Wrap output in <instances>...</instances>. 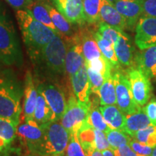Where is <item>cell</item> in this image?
Listing matches in <instances>:
<instances>
[{"label": "cell", "mask_w": 156, "mask_h": 156, "mask_svg": "<svg viewBox=\"0 0 156 156\" xmlns=\"http://www.w3.org/2000/svg\"><path fill=\"white\" fill-rule=\"evenodd\" d=\"M16 17L24 44L30 58L41 51L56 34L51 29L38 22L25 9H18Z\"/></svg>", "instance_id": "obj_1"}, {"label": "cell", "mask_w": 156, "mask_h": 156, "mask_svg": "<svg viewBox=\"0 0 156 156\" xmlns=\"http://www.w3.org/2000/svg\"><path fill=\"white\" fill-rule=\"evenodd\" d=\"M24 92L22 85L11 74L0 76V116L12 121L17 125L20 123L21 99Z\"/></svg>", "instance_id": "obj_2"}, {"label": "cell", "mask_w": 156, "mask_h": 156, "mask_svg": "<svg viewBox=\"0 0 156 156\" xmlns=\"http://www.w3.org/2000/svg\"><path fill=\"white\" fill-rule=\"evenodd\" d=\"M0 61L7 65L23 64V54L12 21L5 14L0 15Z\"/></svg>", "instance_id": "obj_3"}, {"label": "cell", "mask_w": 156, "mask_h": 156, "mask_svg": "<svg viewBox=\"0 0 156 156\" xmlns=\"http://www.w3.org/2000/svg\"><path fill=\"white\" fill-rule=\"evenodd\" d=\"M67 51V43L59 35H56L41 51L31 58L42 64L50 73L63 75L66 73L65 58Z\"/></svg>", "instance_id": "obj_4"}, {"label": "cell", "mask_w": 156, "mask_h": 156, "mask_svg": "<svg viewBox=\"0 0 156 156\" xmlns=\"http://www.w3.org/2000/svg\"><path fill=\"white\" fill-rule=\"evenodd\" d=\"M44 134L40 155L64 156L70 133L58 123L52 121L41 125Z\"/></svg>", "instance_id": "obj_5"}, {"label": "cell", "mask_w": 156, "mask_h": 156, "mask_svg": "<svg viewBox=\"0 0 156 156\" xmlns=\"http://www.w3.org/2000/svg\"><path fill=\"white\" fill-rule=\"evenodd\" d=\"M116 87V106L125 115L134 114L142 109L136 104L132 95L131 86L127 76L116 69L112 74Z\"/></svg>", "instance_id": "obj_6"}, {"label": "cell", "mask_w": 156, "mask_h": 156, "mask_svg": "<svg viewBox=\"0 0 156 156\" xmlns=\"http://www.w3.org/2000/svg\"><path fill=\"white\" fill-rule=\"evenodd\" d=\"M89 114V104L77 101L75 95H70L66 112L60 119L62 125L70 134L77 132L86 122Z\"/></svg>", "instance_id": "obj_7"}, {"label": "cell", "mask_w": 156, "mask_h": 156, "mask_svg": "<svg viewBox=\"0 0 156 156\" xmlns=\"http://www.w3.org/2000/svg\"><path fill=\"white\" fill-rule=\"evenodd\" d=\"M126 76L129 81L134 101L140 106H143L153 94L151 78L137 67L129 68Z\"/></svg>", "instance_id": "obj_8"}, {"label": "cell", "mask_w": 156, "mask_h": 156, "mask_svg": "<svg viewBox=\"0 0 156 156\" xmlns=\"http://www.w3.org/2000/svg\"><path fill=\"white\" fill-rule=\"evenodd\" d=\"M17 136L29 151L35 155H40L44 134L41 126L36 121L29 120L17 126Z\"/></svg>", "instance_id": "obj_9"}, {"label": "cell", "mask_w": 156, "mask_h": 156, "mask_svg": "<svg viewBox=\"0 0 156 156\" xmlns=\"http://www.w3.org/2000/svg\"><path fill=\"white\" fill-rule=\"evenodd\" d=\"M134 42L140 50L156 45V17L142 16L136 25Z\"/></svg>", "instance_id": "obj_10"}, {"label": "cell", "mask_w": 156, "mask_h": 156, "mask_svg": "<svg viewBox=\"0 0 156 156\" xmlns=\"http://www.w3.org/2000/svg\"><path fill=\"white\" fill-rule=\"evenodd\" d=\"M68 43L65 58V69L69 77L75 75L80 68L85 65V62L79 36L76 32L75 36L67 38Z\"/></svg>", "instance_id": "obj_11"}, {"label": "cell", "mask_w": 156, "mask_h": 156, "mask_svg": "<svg viewBox=\"0 0 156 156\" xmlns=\"http://www.w3.org/2000/svg\"><path fill=\"white\" fill-rule=\"evenodd\" d=\"M38 87L42 91L48 104L51 108L54 119L59 121L65 113L67 106L63 91L52 84L41 85Z\"/></svg>", "instance_id": "obj_12"}, {"label": "cell", "mask_w": 156, "mask_h": 156, "mask_svg": "<svg viewBox=\"0 0 156 156\" xmlns=\"http://www.w3.org/2000/svg\"><path fill=\"white\" fill-rule=\"evenodd\" d=\"M55 8L73 24L83 26L85 20L83 0H49Z\"/></svg>", "instance_id": "obj_13"}, {"label": "cell", "mask_w": 156, "mask_h": 156, "mask_svg": "<svg viewBox=\"0 0 156 156\" xmlns=\"http://www.w3.org/2000/svg\"><path fill=\"white\" fill-rule=\"evenodd\" d=\"M113 4L125 20L126 29L132 30L143 15L142 0H114Z\"/></svg>", "instance_id": "obj_14"}, {"label": "cell", "mask_w": 156, "mask_h": 156, "mask_svg": "<svg viewBox=\"0 0 156 156\" xmlns=\"http://www.w3.org/2000/svg\"><path fill=\"white\" fill-rule=\"evenodd\" d=\"M114 50L121 65L126 67H134L136 54L131 38L124 30H120L118 39L114 44Z\"/></svg>", "instance_id": "obj_15"}, {"label": "cell", "mask_w": 156, "mask_h": 156, "mask_svg": "<svg viewBox=\"0 0 156 156\" xmlns=\"http://www.w3.org/2000/svg\"><path fill=\"white\" fill-rule=\"evenodd\" d=\"M70 79L74 94L77 101L85 104H89L91 90L86 63L75 75L72 76Z\"/></svg>", "instance_id": "obj_16"}, {"label": "cell", "mask_w": 156, "mask_h": 156, "mask_svg": "<svg viewBox=\"0 0 156 156\" xmlns=\"http://www.w3.org/2000/svg\"><path fill=\"white\" fill-rule=\"evenodd\" d=\"M37 96L38 89L35 85L32 75L28 72L25 75L24 86V103L23 112L25 122L34 119Z\"/></svg>", "instance_id": "obj_17"}, {"label": "cell", "mask_w": 156, "mask_h": 156, "mask_svg": "<svg viewBox=\"0 0 156 156\" xmlns=\"http://www.w3.org/2000/svg\"><path fill=\"white\" fill-rule=\"evenodd\" d=\"M100 22L106 23L119 30L126 28L125 20L117 11L110 0H101L100 7Z\"/></svg>", "instance_id": "obj_18"}, {"label": "cell", "mask_w": 156, "mask_h": 156, "mask_svg": "<svg viewBox=\"0 0 156 156\" xmlns=\"http://www.w3.org/2000/svg\"><path fill=\"white\" fill-rule=\"evenodd\" d=\"M83 27L84 25L81 26V30L77 31V33L80 40L84 58L85 62H88L100 57L103 54L94 38V32Z\"/></svg>", "instance_id": "obj_19"}, {"label": "cell", "mask_w": 156, "mask_h": 156, "mask_svg": "<svg viewBox=\"0 0 156 156\" xmlns=\"http://www.w3.org/2000/svg\"><path fill=\"white\" fill-rule=\"evenodd\" d=\"M136 65L148 77L156 80V45L137 54Z\"/></svg>", "instance_id": "obj_20"}, {"label": "cell", "mask_w": 156, "mask_h": 156, "mask_svg": "<svg viewBox=\"0 0 156 156\" xmlns=\"http://www.w3.org/2000/svg\"><path fill=\"white\" fill-rule=\"evenodd\" d=\"M103 118L112 129L124 132L125 126L126 115L115 105H107L99 107Z\"/></svg>", "instance_id": "obj_21"}, {"label": "cell", "mask_w": 156, "mask_h": 156, "mask_svg": "<svg viewBox=\"0 0 156 156\" xmlns=\"http://www.w3.org/2000/svg\"><path fill=\"white\" fill-rule=\"evenodd\" d=\"M151 122L143 109L134 114L126 115L125 126L124 132L132 137L142 129L151 125Z\"/></svg>", "instance_id": "obj_22"}, {"label": "cell", "mask_w": 156, "mask_h": 156, "mask_svg": "<svg viewBox=\"0 0 156 156\" xmlns=\"http://www.w3.org/2000/svg\"><path fill=\"white\" fill-rule=\"evenodd\" d=\"M25 10L29 12L31 15L35 19L37 20L38 22L41 23L42 24H44L46 26H47L48 28L51 29L56 34L59 35L57 29L56 28L55 25H54L53 22H52L49 12H48L46 5H45L44 1L30 2L26 7V8H25Z\"/></svg>", "instance_id": "obj_23"}, {"label": "cell", "mask_w": 156, "mask_h": 156, "mask_svg": "<svg viewBox=\"0 0 156 156\" xmlns=\"http://www.w3.org/2000/svg\"><path fill=\"white\" fill-rule=\"evenodd\" d=\"M45 5L49 12L52 22L57 29L59 35H63L66 38H70L75 36L76 32L72 25L73 23H70L60 12H58L50 4L45 2Z\"/></svg>", "instance_id": "obj_24"}, {"label": "cell", "mask_w": 156, "mask_h": 156, "mask_svg": "<svg viewBox=\"0 0 156 156\" xmlns=\"http://www.w3.org/2000/svg\"><path fill=\"white\" fill-rule=\"evenodd\" d=\"M34 119L38 123L39 125L52 122V121H55L51 108L48 104L42 91L38 87Z\"/></svg>", "instance_id": "obj_25"}, {"label": "cell", "mask_w": 156, "mask_h": 156, "mask_svg": "<svg viewBox=\"0 0 156 156\" xmlns=\"http://www.w3.org/2000/svg\"><path fill=\"white\" fill-rule=\"evenodd\" d=\"M94 38L96 41L99 48H100L103 56L106 58L112 64L113 69H119L120 67V63L117 58L116 52L114 50V46L108 40L103 38L98 32H94Z\"/></svg>", "instance_id": "obj_26"}, {"label": "cell", "mask_w": 156, "mask_h": 156, "mask_svg": "<svg viewBox=\"0 0 156 156\" xmlns=\"http://www.w3.org/2000/svg\"><path fill=\"white\" fill-rule=\"evenodd\" d=\"M98 96L101 106L116 105V87L112 75L105 79L104 83L99 90Z\"/></svg>", "instance_id": "obj_27"}, {"label": "cell", "mask_w": 156, "mask_h": 156, "mask_svg": "<svg viewBox=\"0 0 156 156\" xmlns=\"http://www.w3.org/2000/svg\"><path fill=\"white\" fill-rule=\"evenodd\" d=\"M77 137L85 152L95 149V129L86 121L77 132Z\"/></svg>", "instance_id": "obj_28"}, {"label": "cell", "mask_w": 156, "mask_h": 156, "mask_svg": "<svg viewBox=\"0 0 156 156\" xmlns=\"http://www.w3.org/2000/svg\"><path fill=\"white\" fill-rule=\"evenodd\" d=\"M101 0H83V13L87 24H96L100 22Z\"/></svg>", "instance_id": "obj_29"}, {"label": "cell", "mask_w": 156, "mask_h": 156, "mask_svg": "<svg viewBox=\"0 0 156 156\" xmlns=\"http://www.w3.org/2000/svg\"><path fill=\"white\" fill-rule=\"evenodd\" d=\"M87 121L93 128L101 130L105 133H107L111 129L103 118L100 109L90 102L89 103V114Z\"/></svg>", "instance_id": "obj_30"}, {"label": "cell", "mask_w": 156, "mask_h": 156, "mask_svg": "<svg viewBox=\"0 0 156 156\" xmlns=\"http://www.w3.org/2000/svg\"><path fill=\"white\" fill-rule=\"evenodd\" d=\"M106 134L112 151H114L124 145H127V144L129 145L130 140H132V136H130L126 132L120 130L111 129Z\"/></svg>", "instance_id": "obj_31"}, {"label": "cell", "mask_w": 156, "mask_h": 156, "mask_svg": "<svg viewBox=\"0 0 156 156\" xmlns=\"http://www.w3.org/2000/svg\"><path fill=\"white\" fill-rule=\"evenodd\" d=\"M17 126L12 121L0 116V137L11 145L17 136Z\"/></svg>", "instance_id": "obj_32"}, {"label": "cell", "mask_w": 156, "mask_h": 156, "mask_svg": "<svg viewBox=\"0 0 156 156\" xmlns=\"http://www.w3.org/2000/svg\"><path fill=\"white\" fill-rule=\"evenodd\" d=\"M86 65L87 67H90L94 71L101 73L103 75L105 79L112 75L113 67L112 64L103 56L86 62Z\"/></svg>", "instance_id": "obj_33"}, {"label": "cell", "mask_w": 156, "mask_h": 156, "mask_svg": "<svg viewBox=\"0 0 156 156\" xmlns=\"http://www.w3.org/2000/svg\"><path fill=\"white\" fill-rule=\"evenodd\" d=\"M133 138L152 148L156 147V126L151 124L135 134Z\"/></svg>", "instance_id": "obj_34"}, {"label": "cell", "mask_w": 156, "mask_h": 156, "mask_svg": "<svg viewBox=\"0 0 156 156\" xmlns=\"http://www.w3.org/2000/svg\"><path fill=\"white\" fill-rule=\"evenodd\" d=\"M65 156H87L85 150L77 137V132L70 134V139L65 152Z\"/></svg>", "instance_id": "obj_35"}, {"label": "cell", "mask_w": 156, "mask_h": 156, "mask_svg": "<svg viewBox=\"0 0 156 156\" xmlns=\"http://www.w3.org/2000/svg\"><path fill=\"white\" fill-rule=\"evenodd\" d=\"M119 31V30L106 24V23L103 22L98 23V34L103 38L106 39L109 42L114 44V46L115 43L116 42L117 39H118Z\"/></svg>", "instance_id": "obj_36"}, {"label": "cell", "mask_w": 156, "mask_h": 156, "mask_svg": "<svg viewBox=\"0 0 156 156\" xmlns=\"http://www.w3.org/2000/svg\"><path fill=\"white\" fill-rule=\"evenodd\" d=\"M87 74H88L90 85L91 93L98 95L99 90L104 83L105 77L101 73L95 72L90 67H87Z\"/></svg>", "instance_id": "obj_37"}, {"label": "cell", "mask_w": 156, "mask_h": 156, "mask_svg": "<svg viewBox=\"0 0 156 156\" xmlns=\"http://www.w3.org/2000/svg\"><path fill=\"white\" fill-rule=\"evenodd\" d=\"M95 147L101 152L111 149L106 133L96 129H95Z\"/></svg>", "instance_id": "obj_38"}, {"label": "cell", "mask_w": 156, "mask_h": 156, "mask_svg": "<svg viewBox=\"0 0 156 156\" xmlns=\"http://www.w3.org/2000/svg\"><path fill=\"white\" fill-rule=\"evenodd\" d=\"M129 145L133 150L134 152H135L136 154L140 155L150 156L151 155L152 151H153V148L146 145H144V144L138 142L135 139H132L130 140Z\"/></svg>", "instance_id": "obj_39"}, {"label": "cell", "mask_w": 156, "mask_h": 156, "mask_svg": "<svg viewBox=\"0 0 156 156\" xmlns=\"http://www.w3.org/2000/svg\"><path fill=\"white\" fill-rule=\"evenodd\" d=\"M144 16L156 17V0H142Z\"/></svg>", "instance_id": "obj_40"}, {"label": "cell", "mask_w": 156, "mask_h": 156, "mask_svg": "<svg viewBox=\"0 0 156 156\" xmlns=\"http://www.w3.org/2000/svg\"><path fill=\"white\" fill-rule=\"evenodd\" d=\"M148 118L151 120V124L156 126V100L153 99L143 108Z\"/></svg>", "instance_id": "obj_41"}, {"label": "cell", "mask_w": 156, "mask_h": 156, "mask_svg": "<svg viewBox=\"0 0 156 156\" xmlns=\"http://www.w3.org/2000/svg\"><path fill=\"white\" fill-rule=\"evenodd\" d=\"M114 153L115 156H140V155L136 154L135 152L133 151V150L130 147V146L128 145H124L121 146L117 149L114 150Z\"/></svg>", "instance_id": "obj_42"}, {"label": "cell", "mask_w": 156, "mask_h": 156, "mask_svg": "<svg viewBox=\"0 0 156 156\" xmlns=\"http://www.w3.org/2000/svg\"><path fill=\"white\" fill-rule=\"evenodd\" d=\"M12 7L17 9H25L30 2L28 0H5Z\"/></svg>", "instance_id": "obj_43"}, {"label": "cell", "mask_w": 156, "mask_h": 156, "mask_svg": "<svg viewBox=\"0 0 156 156\" xmlns=\"http://www.w3.org/2000/svg\"><path fill=\"white\" fill-rule=\"evenodd\" d=\"M9 146L10 145L0 137V156H9Z\"/></svg>", "instance_id": "obj_44"}, {"label": "cell", "mask_w": 156, "mask_h": 156, "mask_svg": "<svg viewBox=\"0 0 156 156\" xmlns=\"http://www.w3.org/2000/svg\"><path fill=\"white\" fill-rule=\"evenodd\" d=\"M87 156H103L102 152L97 149H92L90 151L86 152Z\"/></svg>", "instance_id": "obj_45"}, {"label": "cell", "mask_w": 156, "mask_h": 156, "mask_svg": "<svg viewBox=\"0 0 156 156\" xmlns=\"http://www.w3.org/2000/svg\"><path fill=\"white\" fill-rule=\"evenodd\" d=\"M103 156H115L114 151L112 149H106L102 151Z\"/></svg>", "instance_id": "obj_46"}, {"label": "cell", "mask_w": 156, "mask_h": 156, "mask_svg": "<svg viewBox=\"0 0 156 156\" xmlns=\"http://www.w3.org/2000/svg\"><path fill=\"white\" fill-rule=\"evenodd\" d=\"M150 156H156V147L153 148V151H152L151 155Z\"/></svg>", "instance_id": "obj_47"}, {"label": "cell", "mask_w": 156, "mask_h": 156, "mask_svg": "<svg viewBox=\"0 0 156 156\" xmlns=\"http://www.w3.org/2000/svg\"><path fill=\"white\" fill-rule=\"evenodd\" d=\"M29 2H35V1H44V0H28Z\"/></svg>", "instance_id": "obj_48"}, {"label": "cell", "mask_w": 156, "mask_h": 156, "mask_svg": "<svg viewBox=\"0 0 156 156\" xmlns=\"http://www.w3.org/2000/svg\"><path fill=\"white\" fill-rule=\"evenodd\" d=\"M30 156H45V155H30Z\"/></svg>", "instance_id": "obj_49"}]
</instances>
